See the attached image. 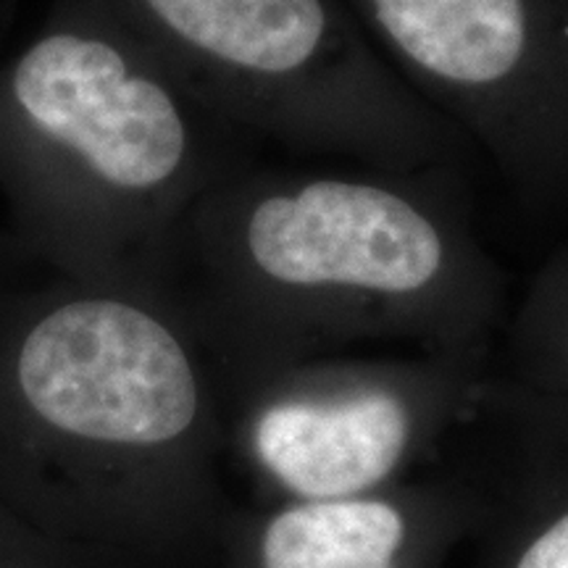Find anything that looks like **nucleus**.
Masks as SVG:
<instances>
[{"instance_id": "nucleus-1", "label": "nucleus", "mask_w": 568, "mask_h": 568, "mask_svg": "<svg viewBox=\"0 0 568 568\" xmlns=\"http://www.w3.org/2000/svg\"><path fill=\"white\" fill-rule=\"evenodd\" d=\"M203 426L182 329L116 282L80 280L0 316V503L88 550L176 495Z\"/></svg>"}, {"instance_id": "nucleus-2", "label": "nucleus", "mask_w": 568, "mask_h": 568, "mask_svg": "<svg viewBox=\"0 0 568 568\" xmlns=\"http://www.w3.org/2000/svg\"><path fill=\"white\" fill-rule=\"evenodd\" d=\"M9 95L53 163L34 240L80 280L116 282L138 240L159 237L184 205L245 169L224 145L237 126L98 6L19 55Z\"/></svg>"}, {"instance_id": "nucleus-3", "label": "nucleus", "mask_w": 568, "mask_h": 568, "mask_svg": "<svg viewBox=\"0 0 568 568\" xmlns=\"http://www.w3.org/2000/svg\"><path fill=\"white\" fill-rule=\"evenodd\" d=\"M205 109L297 155L471 169L477 151L389 67L347 0H95Z\"/></svg>"}, {"instance_id": "nucleus-4", "label": "nucleus", "mask_w": 568, "mask_h": 568, "mask_svg": "<svg viewBox=\"0 0 568 568\" xmlns=\"http://www.w3.org/2000/svg\"><path fill=\"white\" fill-rule=\"evenodd\" d=\"M456 176L345 161L234 172L193 203V232L226 297L253 311L456 308L477 297L447 201Z\"/></svg>"}, {"instance_id": "nucleus-5", "label": "nucleus", "mask_w": 568, "mask_h": 568, "mask_svg": "<svg viewBox=\"0 0 568 568\" xmlns=\"http://www.w3.org/2000/svg\"><path fill=\"white\" fill-rule=\"evenodd\" d=\"M403 82L535 209H568V0H347Z\"/></svg>"}, {"instance_id": "nucleus-6", "label": "nucleus", "mask_w": 568, "mask_h": 568, "mask_svg": "<svg viewBox=\"0 0 568 568\" xmlns=\"http://www.w3.org/2000/svg\"><path fill=\"white\" fill-rule=\"evenodd\" d=\"M408 410L397 395L368 389L339 403H280L255 422L261 464L308 500H343L374 487L408 445Z\"/></svg>"}, {"instance_id": "nucleus-7", "label": "nucleus", "mask_w": 568, "mask_h": 568, "mask_svg": "<svg viewBox=\"0 0 568 568\" xmlns=\"http://www.w3.org/2000/svg\"><path fill=\"white\" fill-rule=\"evenodd\" d=\"M400 510L379 500H311L282 510L261 537L264 568H393Z\"/></svg>"}, {"instance_id": "nucleus-8", "label": "nucleus", "mask_w": 568, "mask_h": 568, "mask_svg": "<svg viewBox=\"0 0 568 568\" xmlns=\"http://www.w3.org/2000/svg\"><path fill=\"white\" fill-rule=\"evenodd\" d=\"M0 568H92L88 550L42 535L0 503Z\"/></svg>"}, {"instance_id": "nucleus-9", "label": "nucleus", "mask_w": 568, "mask_h": 568, "mask_svg": "<svg viewBox=\"0 0 568 568\" xmlns=\"http://www.w3.org/2000/svg\"><path fill=\"white\" fill-rule=\"evenodd\" d=\"M531 329L568 368V258L550 272L531 311Z\"/></svg>"}]
</instances>
